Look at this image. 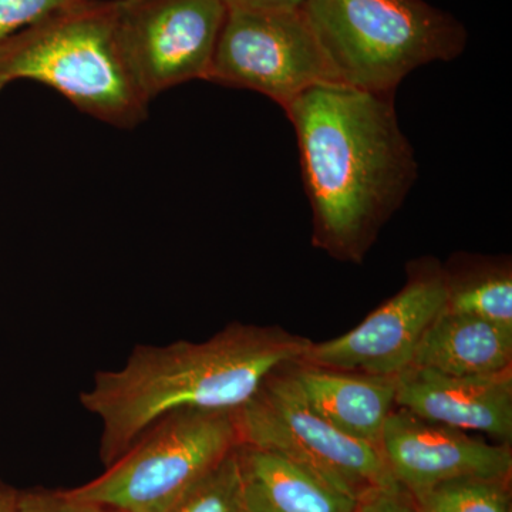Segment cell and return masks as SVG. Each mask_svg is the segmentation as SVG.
Segmentation results:
<instances>
[{"label": "cell", "mask_w": 512, "mask_h": 512, "mask_svg": "<svg viewBox=\"0 0 512 512\" xmlns=\"http://www.w3.org/2000/svg\"><path fill=\"white\" fill-rule=\"evenodd\" d=\"M298 138L312 242L360 262L419 175L394 96L319 83L285 109Z\"/></svg>", "instance_id": "cell-1"}, {"label": "cell", "mask_w": 512, "mask_h": 512, "mask_svg": "<svg viewBox=\"0 0 512 512\" xmlns=\"http://www.w3.org/2000/svg\"><path fill=\"white\" fill-rule=\"evenodd\" d=\"M311 343L284 329L232 323L204 342L137 345L123 366L100 370L80 393L83 409L100 421L101 461L109 467L175 410L235 412Z\"/></svg>", "instance_id": "cell-2"}, {"label": "cell", "mask_w": 512, "mask_h": 512, "mask_svg": "<svg viewBox=\"0 0 512 512\" xmlns=\"http://www.w3.org/2000/svg\"><path fill=\"white\" fill-rule=\"evenodd\" d=\"M32 80L111 126L133 128L150 101L138 89L116 30V0H76L0 46V92Z\"/></svg>", "instance_id": "cell-3"}, {"label": "cell", "mask_w": 512, "mask_h": 512, "mask_svg": "<svg viewBox=\"0 0 512 512\" xmlns=\"http://www.w3.org/2000/svg\"><path fill=\"white\" fill-rule=\"evenodd\" d=\"M333 83L394 96L413 70L464 52L460 20L424 0H305Z\"/></svg>", "instance_id": "cell-4"}, {"label": "cell", "mask_w": 512, "mask_h": 512, "mask_svg": "<svg viewBox=\"0 0 512 512\" xmlns=\"http://www.w3.org/2000/svg\"><path fill=\"white\" fill-rule=\"evenodd\" d=\"M239 444L235 412L175 410L151 424L101 476L67 491L117 512H168Z\"/></svg>", "instance_id": "cell-5"}, {"label": "cell", "mask_w": 512, "mask_h": 512, "mask_svg": "<svg viewBox=\"0 0 512 512\" xmlns=\"http://www.w3.org/2000/svg\"><path fill=\"white\" fill-rule=\"evenodd\" d=\"M235 419L241 443L288 458L357 501L400 487L379 447L342 433L309 406L289 366L266 377Z\"/></svg>", "instance_id": "cell-6"}, {"label": "cell", "mask_w": 512, "mask_h": 512, "mask_svg": "<svg viewBox=\"0 0 512 512\" xmlns=\"http://www.w3.org/2000/svg\"><path fill=\"white\" fill-rule=\"evenodd\" d=\"M207 80L264 94L285 110L316 84L332 82V76L302 8L228 10Z\"/></svg>", "instance_id": "cell-7"}, {"label": "cell", "mask_w": 512, "mask_h": 512, "mask_svg": "<svg viewBox=\"0 0 512 512\" xmlns=\"http://www.w3.org/2000/svg\"><path fill=\"white\" fill-rule=\"evenodd\" d=\"M227 15L220 0H116L121 55L150 103L207 80Z\"/></svg>", "instance_id": "cell-8"}, {"label": "cell", "mask_w": 512, "mask_h": 512, "mask_svg": "<svg viewBox=\"0 0 512 512\" xmlns=\"http://www.w3.org/2000/svg\"><path fill=\"white\" fill-rule=\"evenodd\" d=\"M446 305L444 268L433 259L413 262L402 291L345 335L312 342L298 363L396 377L413 365L424 333Z\"/></svg>", "instance_id": "cell-9"}, {"label": "cell", "mask_w": 512, "mask_h": 512, "mask_svg": "<svg viewBox=\"0 0 512 512\" xmlns=\"http://www.w3.org/2000/svg\"><path fill=\"white\" fill-rule=\"evenodd\" d=\"M380 450L394 480L409 494L454 478L512 476L510 444L487 443L402 407L387 417Z\"/></svg>", "instance_id": "cell-10"}, {"label": "cell", "mask_w": 512, "mask_h": 512, "mask_svg": "<svg viewBox=\"0 0 512 512\" xmlns=\"http://www.w3.org/2000/svg\"><path fill=\"white\" fill-rule=\"evenodd\" d=\"M396 407L420 419L480 431L503 443L512 437V370L458 377L410 366L396 376Z\"/></svg>", "instance_id": "cell-11"}, {"label": "cell", "mask_w": 512, "mask_h": 512, "mask_svg": "<svg viewBox=\"0 0 512 512\" xmlns=\"http://www.w3.org/2000/svg\"><path fill=\"white\" fill-rule=\"evenodd\" d=\"M309 406L342 433L380 448L387 417L396 409V377L289 366Z\"/></svg>", "instance_id": "cell-12"}, {"label": "cell", "mask_w": 512, "mask_h": 512, "mask_svg": "<svg viewBox=\"0 0 512 512\" xmlns=\"http://www.w3.org/2000/svg\"><path fill=\"white\" fill-rule=\"evenodd\" d=\"M242 494L251 512H355L340 493L288 458L241 443L235 451Z\"/></svg>", "instance_id": "cell-13"}, {"label": "cell", "mask_w": 512, "mask_h": 512, "mask_svg": "<svg viewBox=\"0 0 512 512\" xmlns=\"http://www.w3.org/2000/svg\"><path fill=\"white\" fill-rule=\"evenodd\" d=\"M412 366L458 377L510 372L512 330L444 309L424 333Z\"/></svg>", "instance_id": "cell-14"}, {"label": "cell", "mask_w": 512, "mask_h": 512, "mask_svg": "<svg viewBox=\"0 0 512 512\" xmlns=\"http://www.w3.org/2000/svg\"><path fill=\"white\" fill-rule=\"evenodd\" d=\"M446 311L474 316L512 330L510 262L458 256L444 269Z\"/></svg>", "instance_id": "cell-15"}, {"label": "cell", "mask_w": 512, "mask_h": 512, "mask_svg": "<svg viewBox=\"0 0 512 512\" xmlns=\"http://www.w3.org/2000/svg\"><path fill=\"white\" fill-rule=\"evenodd\" d=\"M410 497L419 512H511V478H454Z\"/></svg>", "instance_id": "cell-16"}, {"label": "cell", "mask_w": 512, "mask_h": 512, "mask_svg": "<svg viewBox=\"0 0 512 512\" xmlns=\"http://www.w3.org/2000/svg\"><path fill=\"white\" fill-rule=\"evenodd\" d=\"M235 448L168 512H251L239 481Z\"/></svg>", "instance_id": "cell-17"}, {"label": "cell", "mask_w": 512, "mask_h": 512, "mask_svg": "<svg viewBox=\"0 0 512 512\" xmlns=\"http://www.w3.org/2000/svg\"><path fill=\"white\" fill-rule=\"evenodd\" d=\"M76 0H0V46Z\"/></svg>", "instance_id": "cell-18"}, {"label": "cell", "mask_w": 512, "mask_h": 512, "mask_svg": "<svg viewBox=\"0 0 512 512\" xmlns=\"http://www.w3.org/2000/svg\"><path fill=\"white\" fill-rule=\"evenodd\" d=\"M12 512H117L73 497L67 490L18 493Z\"/></svg>", "instance_id": "cell-19"}, {"label": "cell", "mask_w": 512, "mask_h": 512, "mask_svg": "<svg viewBox=\"0 0 512 512\" xmlns=\"http://www.w3.org/2000/svg\"><path fill=\"white\" fill-rule=\"evenodd\" d=\"M355 512H419L403 487L377 488L359 498Z\"/></svg>", "instance_id": "cell-20"}, {"label": "cell", "mask_w": 512, "mask_h": 512, "mask_svg": "<svg viewBox=\"0 0 512 512\" xmlns=\"http://www.w3.org/2000/svg\"><path fill=\"white\" fill-rule=\"evenodd\" d=\"M228 10L271 12V10L301 9L305 0H220Z\"/></svg>", "instance_id": "cell-21"}, {"label": "cell", "mask_w": 512, "mask_h": 512, "mask_svg": "<svg viewBox=\"0 0 512 512\" xmlns=\"http://www.w3.org/2000/svg\"><path fill=\"white\" fill-rule=\"evenodd\" d=\"M19 491L13 490L12 487L0 480V512H12L15 505L16 497Z\"/></svg>", "instance_id": "cell-22"}]
</instances>
